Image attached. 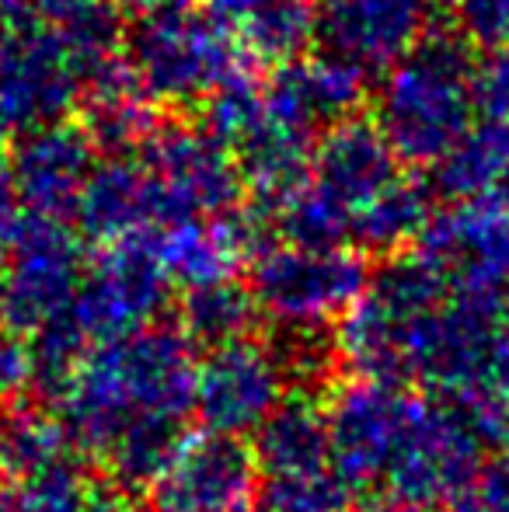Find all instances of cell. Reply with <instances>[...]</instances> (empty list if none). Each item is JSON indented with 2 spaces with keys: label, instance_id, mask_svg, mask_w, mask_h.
<instances>
[{
  "label": "cell",
  "instance_id": "d6986e66",
  "mask_svg": "<svg viewBox=\"0 0 509 512\" xmlns=\"http://www.w3.org/2000/svg\"><path fill=\"white\" fill-rule=\"evenodd\" d=\"M367 77V70H360L356 63L321 49L314 56L304 53L297 60L272 67L265 91L286 115H293L321 136L335 122L360 115L363 98L370 95Z\"/></svg>",
  "mask_w": 509,
  "mask_h": 512
},
{
  "label": "cell",
  "instance_id": "4dcf8cb0",
  "mask_svg": "<svg viewBox=\"0 0 509 512\" xmlns=\"http://www.w3.org/2000/svg\"><path fill=\"white\" fill-rule=\"evenodd\" d=\"M475 102H478V119L499 122V126L509 129V46L492 49L478 63Z\"/></svg>",
  "mask_w": 509,
  "mask_h": 512
},
{
  "label": "cell",
  "instance_id": "83f0119b",
  "mask_svg": "<svg viewBox=\"0 0 509 512\" xmlns=\"http://www.w3.org/2000/svg\"><path fill=\"white\" fill-rule=\"evenodd\" d=\"M286 387L300 394H318L342 370L339 335L332 324H276L269 335Z\"/></svg>",
  "mask_w": 509,
  "mask_h": 512
},
{
  "label": "cell",
  "instance_id": "5b68a950",
  "mask_svg": "<svg viewBox=\"0 0 509 512\" xmlns=\"http://www.w3.org/2000/svg\"><path fill=\"white\" fill-rule=\"evenodd\" d=\"M126 63L157 105L199 108L213 91L248 74L238 35L210 11L140 14L126 32Z\"/></svg>",
  "mask_w": 509,
  "mask_h": 512
},
{
  "label": "cell",
  "instance_id": "8d00e7d4",
  "mask_svg": "<svg viewBox=\"0 0 509 512\" xmlns=\"http://www.w3.org/2000/svg\"><path fill=\"white\" fill-rule=\"evenodd\" d=\"M140 14H178V11H192L199 0H129Z\"/></svg>",
  "mask_w": 509,
  "mask_h": 512
},
{
  "label": "cell",
  "instance_id": "484cf974",
  "mask_svg": "<svg viewBox=\"0 0 509 512\" xmlns=\"http://www.w3.org/2000/svg\"><path fill=\"white\" fill-rule=\"evenodd\" d=\"M67 457H77V450L63 418L39 405L7 401L0 411V474L7 481L32 478Z\"/></svg>",
  "mask_w": 509,
  "mask_h": 512
},
{
  "label": "cell",
  "instance_id": "4316f807",
  "mask_svg": "<svg viewBox=\"0 0 509 512\" xmlns=\"http://www.w3.org/2000/svg\"><path fill=\"white\" fill-rule=\"evenodd\" d=\"M189 436L192 432H185V418H168V415L136 418V422H129L119 432L105 464L112 467V478L119 485L133 488V492L154 488L168 474V467L175 464V457L182 453Z\"/></svg>",
  "mask_w": 509,
  "mask_h": 512
},
{
  "label": "cell",
  "instance_id": "7a4b0ae2",
  "mask_svg": "<svg viewBox=\"0 0 509 512\" xmlns=\"http://www.w3.org/2000/svg\"><path fill=\"white\" fill-rule=\"evenodd\" d=\"M475 46L457 32H429L381 74L374 115L401 164L433 168L478 119Z\"/></svg>",
  "mask_w": 509,
  "mask_h": 512
},
{
  "label": "cell",
  "instance_id": "30bf717a",
  "mask_svg": "<svg viewBox=\"0 0 509 512\" xmlns=\"http://www.w3.org/2000/svg\"><path fill=\"white\" fill-rule=\"evenodd\" d=\"M175 220L220 216L241 206L245 178L234 154L199 122H161L140 150Z\"/></svg>",
  "mask_w": 509,
  "mask_h": 512
},
{
  "label": "cell",
  "instance_id": "ffe728a7",
  "mask_svg": "<svg viewBox=\"0 0 509 512\" xmlns=\"http://www.w3.org/2000/svg\"><path fill=\"white\" fill-rule=\"evenodd\" d=\"M81 126L105 157H136L157 133V102L129 70L126 53L84 81Z\"/></svg>",
  "mask_w": 509,
  "mask_h": 512
},
{
  "label": "cell",
  "instance_id": "836d02e7",
  "mask_svg": "<svg viewBox=\"0 0 509 512\" xmlns=\"http://www.w3.org/2000/svg\"><path fill=\"white\" fill-rule=\"evenodd\" d=\"M25 220V206L18 199V189H14V178H11V164L0 157V255L4 248L11 244L14 230L21 227Z\"/></svg>",
  "mask_w": 509,
  "mask_h": 512
},
{
  "label": "cell",
  "instance_id": "8fae6325",
  "mask_svg": "<svg viewBox=\"0 0 509 512\" xmlns=\"http://www.w3.org/2000/svg\"><path fill=\"white\" fill-rule=\"evenodd\" d=\"M419 251L454 290L509 297V185L433 213Z\"/></svg>",
  "mask_w": 509,
  "mask_h": 512
},
{
  "label": "cell",
  "instance_id": "f1b7e54d",
  "mask_svg": "<svg viewBox=\"0 0 509 512\" xmlns=\"http://www.w3.org/2000/svg\"><path fill=\"white\" fill-rule=\"evenodd\" d=\"M258 512H349L356 492L335 471V464L290 474H262L258 481Z\"/></svg>",
  "mask_w": 509,
  "mask_h": 512
},
{
  "label": "cell",
  "instance_id": "cb8c5ba5",
  "mask_svg": "<svg viewBox=\"0 0 509 512\" xmlns=\"http://www.w3.org/2000/svg\"><path fill=\"white\" fill-rule=\"evenodd\" d=\"M269 213L279 244L311 251L353 248V213L339 206L325 189L311 182V175L276 199H255Z\"/></svg>",
  "mask_w": 509,
  "mask_h": 512
},
{
  "label": "cell",
  "instance_id": "7c38bea8",
  "mask_svg": "<svg viewBox=\"0 0 509 512\" xmlns=\"http://www.w3.org/2000/svg\"><path fill=\"white\" fill-rule=\"evenodd\" d=\"M286 377L272 356L269 342L238 338V342L206 349L196 373V408L206 432L248 436L286 398Z\"/></svg>",
  "mask_w": 509,
  "mask_h": 512
},
{
  "label": "cell",
  "instance_id": "60d3db41",
  "mask_svg": "<svg viewBox=\"0 0 509 512\" xmlns=\"http://www.w3.org/2000/svg\"><path fill=\"white\" fill-rule=\"evenodd\" d=\"M88 4H105V7H119L123 0H88Z\"/></svg>",
  "mask_w": 509,
  "mask_h": 512
},
{
  "label": "cell",
  "instance_id": "e0dca14e",
  "mask_svg": "<svg viewBox=\"0 0 509 512\" xmlns=\"http://www.w3.org/2000/svg\"><path fill=\"white\" fill-rule=\"evenodd\" d=\"M81 237L95 244H119L129 237H147L175 223L164 192L140 157H105L95 164L77 203Z\"/></svg>",
  "mask_w": 509,
  "mask_h": 512
},
{
  "label": "cell",
  "instance_id": "4fadbf2b",
  "mask_svg": "<svg viewBox=\"0 0 509 512\" xmlns=\"http://www.w3.org/2000/svg\"><path fill=\"white\" fill-rule=\"evenodd\" d=\"M415 398L419 394L405 391V387L360 377L332 391V401H328L332 464L356 492V502L384 474L394 443L412 415Z\"/></svg>",
  "mask_w": 509,
  "mask_h": 512
},
{
  "label": "cell",
  "instance_id": "74e56055",
  "mask_svg": "<svg viewBox=\"0 0 509 512\" xmlns=\"http://www.w3.org/2000/svg\"><path fill=\"white\" fill-rule=\"evenodd\" d=\"M0 512H32V506H28L25 492H21L18 481H11V485L0 488Z\"/></svg>",
  "mask_w": 509,
  "mask_h": 512
},
{
  "label": "cell",
  "instance_id": "3957f363",
  "mask_svg": "<svg viewBox=\"0 0 509 512\" xmlns=\"http://www.w3.org/2000/svg\"><path fill=\"white\" fill-rule=\"evenodd\" d=\"M408 373L447 405H464L509 373V297L454 290L405 328Z\"/></svg>",
  "mask_w": 509,
  "mask_h": 512
},
{
  "label": "cell",
  "instance_id": "ba28073f",
  "mask_svg": "<svg viewBox=\"0 0 509 512\" xmlns=\"http://www.w3.org/2000/svg\"><path fill=\"white\" fill-rule=\"evenodd\" d=\"M84 237L67 220L25 213L0 258V317L14 335H35L74 304L84 279Z\"/></svg>",
  "mask_w": 509,
  "mask_h": 512
},
{
  "label": "cell",
  "instance_id": "d4e9b609",
  "mask_svg": "<svg viewBox=\"0 0 509 512\" xmlns=\"http://www.w3.org/2000/svg\"><path fill=\"white\" fill-rule=\"evenodd\" d=\"M262 317L265 314L252 286L238 283V279L192 286V290H182V300H178V328L196 349H217V345L238 342V338H252Z\"/></svg>",
  "mask_w": 509,
  "mask_h": 512
},
{
  "label": "cell",
  "instance_id": "6da1fadb",
  "mask_svg": "<svg viewBox=\"0 0 509 512\" xmlns=\"http://www.w3.org/2000/svg\"><path fill=\"white\" fill-rule=\"evenodd\" d=\"M196 352L182 328L161 324L98 342L60 401L74 450L105 460L119 432L136 418H189L196 408Z\"/></svg>",
  "mask_w": 509,
  "mask_h": 512
},
{
  "label": "cell",
  "instance_id": "d590c367",
  "mask_svg": "<svg viewBox=\"0 0 509 512\" xmlns=\"http://www.w3.org/2000/svg\"><path fill=\"white\" fill-rule=\"evenodd\" d=\"M84 512H143V509H140V502H136L133 488L112 481V485H91Z\"/></svg>",
  "mask_w": 509,
  "mask_h": 512
},
{
  "label": "cell",
  "instance_id": "9a60e30c",
  "mask_svg": "<svg viewBox=\"0 0 509 512\" xmlns=\"http://www.w3.org/2000/svg\"><path fill=\"white\" fill-rule=\"evenodd\" d=\"M11 178L25 213L67 220L77 213L88 178L98 164V150L84 126L53 122L14 136V150L7 157Z\"/></svg>",
  "mask_w": 509,
  "mask_h": 512
},
{
  "label": "cell",
  "instance_id": "ac0fdd59",
  "mask_svg": "<svg viewBox=\"0 0 509 512\" xmlns=\"http://www.w3.org/2000/svg\"><path fill=\"white\" fill-rule=\"evenodd\" d=\"M401 178V157L370 115L328 126L314 143L311 182L356 216L374 196Z\"/></svg>",
  "mask_w": 509,
  "mask_h": 512
},
{
  "label": "cell",
  "instance_id": "ee69618b",
  "mask_svg": "<svg viewBox=\"0 0 509 512\" xmlns=\"http://www.w3.org/2000/svg\"><path fill=\"white\" fill-rule=\"evenodd\" d=\"M0 258H4V255H0Z\"/></svg>",
  "mask_w": 509,
  "mask_h": 512
},
{
  "label": "cell",
  "instance_id": "b9f144b4",
  "mask_svg": "<svg viewBox=\"0 0 509 512\" xmlns=\"http://www.w3.org/2000/svg\"><path fill=\"white\" fill-rule=\"evenodd\" d=\"M157 512H168V509H157Z\"/></svg>",
  "mask_w": 509,
  "mask_h": 512
},
{
  "label": "cell",
  "instance_id": "277c9868",
  "mask_svg": "<svg viewBox=\"0 0 509 512\" xmlns=\"http://www.w3.org/2000/svg\"><path fill=\"white\" fill-rule=\"evenodd\" d=\"M485 439L454 405L415 398L384 474L356 506L367 512H443L478 485Z\"/></svg>",
  "mask_w": 509,
  "mask_h": 512
},
{
  "label": "cell",
  "instance_id": "52a82bcc",
  "mask_svg": "<svg viewBox=\"0 0 509 512\" xmlns=\"http://www.w3.org/2000/svg\"><path fill=\"white\" fill-rule=\"evenodd\" d=\"M374 269L363 251L272 244L252 262V293L272 324H335L363 300Z\"/></svg>",
  "mask_w": 509,
  "mask_h": 512
},
{
  "label": "cell",
  "instance_id": "9c48e42d",
  "mask_svg": "<svg viewBox=\"0 0 509 512\" xmlns=\"http://www.w3.org/2000/svg\"><path fill=\"white\" fill-rule=\"evenodd\" d=\"M168 304L171 279L147 234L105 244L102 255L88 262L70 304V317L91 342H112L150 328Z\"/></svg>",
  "mask_w": 509,
  "mask_h": 512
},
{
  "label": "cell",
  "instance_id": "44dd1931",
  "mask_svg": "<svg viewBox=\"0 0 509 512\" xmlns=\"http://www.w3.org/2000/svg\"><path fill=\"white\" fill-rule=\"evenodd\" d=\"M252 453L262 474H290L332 464L328 405H321L318 394L293 391L255 429Z\"/></svg>",
  "mask_w": 509,
  "mask_h": 512
},
{
  "label": "cell",
  "instance_id": "8992f818",
  "mask_svg": "<svg viewBox=\"0 0 509 512\" xmlns=\"http://www.w3.org/2000/svg\"><path fill=\"white\" fill-rule=\"evenodd\" d=\"M81 98V67L46 21L35 14L0 18V136L67 122Z\"/></svg>",
  "mask_w": 509,
  "mask_h": 512
},
{
  "label": "cell",
  "instance_id": "5bb4252c",
  "mask_svg": "<svg viewBox=\"0 0 509 512\" xmlns=\"http://www.w3.org/2000/svg\"><path fill=\"white\" fill-rule=\"evenodd\" d=\"M258 460L238 436L196 432L154 492V509L168 512H245L258 499Z\"/></svg>",
  "mask_w": 509,
  "mask_h": 512
},
{
  "label": "cell",
  "instance_id": "603a6c76",
  "mask_svg": "<svg viewBox=\"0 0 509 512\" xmlns=\"http://www.w3.org/2000/svg\"><path fill=\"white\" fill-rule=\"evenodd\" d=\"M429 185L447 203L475 199L509 185V129L489 119H475V126L429 168Z\"/></svg>",
  "mask_w": 509,
  "mask_h": 512
},
{
  "label": "cell",
  "instance_id": "2e32d148",
  "mask_svg": "<svg viewBox=\"0 0 509 512\" xmlns=\"http://www.w3.org/2000/svg\"><path fill=\"white\" fill-rule=\"evenodd\" d=\"M429 35V0H318L321 49L384 74Z\"/></svg>",
  "mask_w": 509,
  "mask_h": 512
},
{
  "label": "cell",
  "instance_id": "f35d334b",
  "mask_svg": "<svg viewBox=\"0 0 509 512\" xmlns=\"http://www.w3.org/2000/svg\"><path fill=\"white\" fill-rule=\"evenodd\" d=\"M443 512H492V509L485 506L482 495H478L475 488H471L468 495H461V499H454V502H450V506L443 509Z\"/></svg>",
  "mask_w": 509,
  "mask_h": 512
},
{
  "label": "cell",
  "instance_id": "1f68e13d",
  "mask_svg": "<svg viewBox=\"0 0 509 512\" xmlns=\"http://www.w3.org/2000/svg\"><path fill=\"white\" fill-rule=\"evenodd\" d=\"M35 384L32 342L21 335H0V401H18Z\"/></svg>",
  "mask_w": 509,
  "mask_h": 512
},
{
  "label": "cell",
  "instance_id": "7bdbcfd3",
  "mask_svg": "<svg viewBox=\"0 0 509 512\" xmlns=\"http://www.w3.org/2000/svg\"><path fill=\"white\" fill-rule=\"evenodd\" d=\"M245 512H252V509H245Z\"/></svg>",
  "mask_w": 509,
  "mask_h": 512
},
{
  "label": "cell",
  "instance_id": "7402d4cb",
  "mask_svg": "<svg viewBox=\"0 0 509 512\" xmlns=\"http://www.w3.org/2000/svg\"><path fill=\"white\" fill-rule=\"evenodd\" d=\"M433 185L429 178L401 175L381 196H374L353 216V248L363 255H398L412 241H419L422 230L433 220Z\"/></svg>",
  "mask_w": 509,
  "mask_h": 512
},
{
  "label": "cell",
  "instance_id": "d6a6232c",
  "mask_svg": "<svg viewBox=\"0 0 509 512\" xmlns=\"http://www.w3.org/2000/svg\"><path fill=\"white\" fill-rule=\"evenodd\" d=\"M475 492L492 512H509V453H499L482 467Z\"/></svg>",
  "mask_w": 509,
  "mask_h": 512
},
{
  "label": "cell",
  "instance_id": "f546056e",
  "mask_svg": "<svg viewBox=\"0 0 509 512\" xmlns=\"http://www.w3.org/2000/svg\"><path fill=\"white\" fill-rule=\"evenodd\" d=\"M454 32L475 49L509 46V0H454Z\"/></svg>",
  "mask_w": 509,
  "mask_h": 512
},
{
  "label": "cell",
  "instance_id": "e575fe53",
  "mask_svg": "<svg viewBox=\"0 0 509 512\" xmlns=\"http://www.w3.org/2000/svg\"><path fill=\"white\" fill-rule=\"evenodd\" d=\"M269 4H276V0H206V11H210L220 25H227L234 35H238L241 28H245L252 18H258Z\"/></svg>",
  "mask_w": 509,
  "mask_h": 512
},
{
  "label": "cell",
  "instance_id": "ab89813d",
  "mask_svg": "<svg viewBox=\"0 0 509 512\" xmlns=\"http://www.w3.org/2000/svg\"><path fill=\"white\" fill-rule=\"evenodd\" d=\"M28 0H0V18H14V14H25Z\"/></svg>",
  "mask_w": 509,
  "mask_h": 512
}]
</instances>
